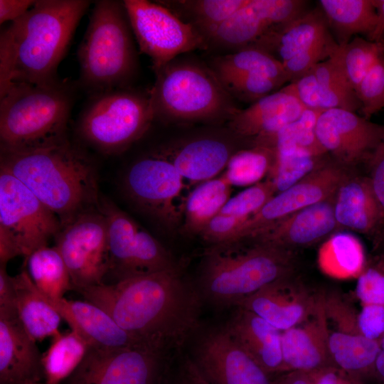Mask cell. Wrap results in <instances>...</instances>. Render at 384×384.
<instances>
[{
  "instance_id": "cell-39",
  "label": "cell",
  "mask_w": 384,
  "mask_h": 384,
  "mask_svg": "<svg viewBox=\"0 0 384 384\" xmlns=\"http://www.w3.org/2000/svg\"><path fill=\"white\" fill-rule=\"evenodd\" d=\"M274 153L269 178L274 183L276 193L297 183L329 159L326 155L316 156L299 147Z\"/></svg>"
},
{
  "instance_id": "cell-18",
  "label": "cell",
  "mask_w": 384,
  "mask_h": 384,
  "mask_svg": "<svg viewBox=\"0 0 384 384\" xmlns=\"http://www.w3.org/2000/svg\"><path fill=\"white\" fill-rule=\"evenodd\" d=\"M191 358L211 384H274L225 326L202 334Z\"/></svg>"
},
{
  "instance_id": "cell-16",
  "label": "cell",
  "mask_w": 384,
  "mask_h": 384,
  "mask_svg": "<svg viewBox=\"0 0 384 384\" xmlns=\"http://www.w3.org/2000/svg\"><path fill=\"white\" fill-rule=\"evenodd\" d=\"M315 131L325 152L348 169L367 164L384 139V125L343 109L322 112L317 119Z\"/></svg>"
},
{
  "instance_id": "cell-29",
  "label": "cell",
  "mask_w": 384,
  "mask_h": 384,
  "mask_svg": "<svg viewBox=\"0 0 384 384\" xmlns=\"http://www.w3.org/2000/svg\"><path fill=\"white\" fill-rule=\"evenodd\" d=\"M16 293L17 318L28 334L36 342L58 336L63 319L45 299L26 270L14 277Z\"/></svg>"
},
{
  "instance_id": "cell-20",
  "label": "cell",
  "mask_w": 384,
  "mask_h": 384,
  "mask_svg": "<svg viewBox=\"0 0 384 384\" xmlns=\"http://www.w3.org/2000/svg\"><path fill=\"white\" fill-rule=\"evenodd\" d=\"M319 9L306 10L260 38L251 47L262 50L284 62L296 56H311L337 46Z\"/></svg>"
},
{
  "instance_id": "cell-10",
  "label": "cell",
  "mask_w": 384,
  "mask_h": 384,
  "mask_svg": "<svg viewBox=\"0 0 384 384\" xmlns=\"http://www.w3.org/2000/svg\"><path fill=\"white\" fill-rule=\"evenodd\" d=\"M184 180L170 161L152 151L131 164L123 187L139 210L165 230L174 233L183 220L186 203L181 196Z\"/></svg>"
},
{
  "instance_id": "cell-25",
  "label": "cell",
  "mask_w": 384,
  "mask_h": 384,
  "mask_svg": "<svg viewBox=\"0 0 384 384\" xmlns=\"http://www.w3.org/2000/svg\"><path fill=\"white\" fill-rule=\"evenodd\" d=\"M43 296L69 324L71 330L79 334L89 347L114 349L140 345L121 329L105 310L95 304L86 300H68L64 297L50 299L44 294Z\"/></svg>"
},
{
  "instance_id": "cell-24",
  "label": "cell",
  "mask_w": 384,
  "mask_h": 384,
  "mask_svg": "<svg viewBox=\"0 0 384 384\" xmlns=\"http://www.w3.org/2000/svg\"><path fill=\"white\" fill-rule=\"evenodd\" d=\"M305 108L284 86L240 110L227 124L240 139H259L274 134L298 119Z\"/></svg>"
},
{
  "instance_id": "cell-34",
  "label": "cell",
  "mask_w": 384,
  "mask_h": 384,
  "mask_svg": "<svg viewBox=\"0 0 384 384\" xmlns=\"http://www.w3.org/2000/svg\"><path fill=\"white\" fill-rule=\"evenodd\" d=\"M208 65L218 78L255 74L270 78L282 85L289 82L282 63L267 52L256 48H247L213 56Z\"/></svg>"
},
{
  "instance_id": "cell-5",
  "label": "cell",
  "mask_w": 384,
  "mask_h": 384,
  "mask_svg": "<svg viewBox=\"0 0 384 384\" xmlns=\"http://www.w3.org/2000/svg\"><path fill=\"white\" fill-rule=\"evenodd\" d=\"M246 241L249 247L235 242L206 251L199 277L201 297L218 306H235L264 286L294 274V251Z\"/></svg>"
},
{
  "instance_id": "cell-42",
  "label": "cell",
  "mask_w": 384,
  "mask_h": 384,
  "mask_svg": "<svg viewBox=\"0 0 384 384\" xmlns=\"http://www.w3.org/2000/svg\"><path fill=\"white\" fill-rule=\"evenodd\" d=\"M218 79L235 100L253 103L282 86L270 78L255 74H241Z\"/></svg>"
},
{
  "instance_id": "cell-17",
  "label": "cell",
  "mask_w": 384,
  "mask_h": 384,
  "mask_svg": "<svg viewBox=\"0 0 384 384\" xmlns=\"http://www.w3.org/2000/svg\"><path fill=\"white\" fill-rule=\"evenodd\" d=\"M301 0H249L207 39V49L238 51L251 47L263 36L303 14Z\"/></svg>"
},
{
  "instance_id": "cell-32",
  "label": "cell",
  "mask_w": 384,
  "mask_h": 384,
  "mask_svg": "<svg viewBox=\"0 0 384 384\" xmlns=\"http://www.w3.org/2000/svg\"><path fill=\"white\" fill-rule=\"evenodd\" d=\"M231 188L224 174L198 186L186 201L182 226L185 233L200 235L229 200Z\"/></svg>"
},
{
  "instance_id": "cell-9",
  "label": "cell",
  "mask_w": 384,
  "mask_h": 384,
  "mask_svg": "<svg viewBox=\"0 0 384 384\" xmlns=\"http://www.w3.org/2000/svg\"><path fill=\"white\" fill-rule=\"evenodd\" d=\"M61 229L58 218L18 178L0 167V265L26 259Z\"/></svg>"
},
{
  "instance_id": "cell-1",
  "label": "cell",
  "mask_w": 384,
  "mask_h": 384,
  "mask_svg": "<svg viewBox=\"0 0 384 384\" xmlns=\"http://www.w3.org/2000/svg\"><path fill=\"white\" fill-rule=\"evenodd\" d=\"M105 310L138 344L169 353L197 329L198 290L180 269L135 276L78 290Z\"/></svg>"
},
{
  "instance_id": "cell-48",
  "label": "cell",
  "mask_w": 384,
  "mask_h": 384,
  "mask_svg": "<svg viewBox=\"0 0 384 384\" xmlns=\"http://www.w3.org/2000/svg\"><path fill=\"white\" fill-rule=\"evenodd\" d=\"M366 164L368 168L367 176L382 213L383 228L384 227V139L373 151Z\"/></svg>"
},
{
  "instance_id": "cell-40",
  "label": "cell",
  "mask_w": 384,
  "mask_h": 384,
  "mask_svg": "<svg viewBox=\"0 0 384 384\" xmlns=\"http://www.w3.org/2000/svg\"><path fill=\"white\" fill-rule=\"evenodd\" d=\"M274 159V151L252 146L238 150L230 159L224 175L231 186L255 185L269 174Z\"/></svg>"
},
{
  "instance_id": "cell-45",
  "label": "cell",
  "mask_w": 384,
  "mask_h": 384,
  "mask_svg": "<svg viewBox=\"0 0 384 384\" xmlns=\"http://www.w3.org/2000/svg\"><path fill=\"white\" fill-rule=\"evenodd\" d=\"M324 306L327 321L335 326V331L360 334L358 328V312L340 293L335 291L324 292Z\"/></svg>"
},
{
  "instance_id": "cell-30",
  "label": "cell",
  "mask_w": 384,
  "mask_h": 384,
  "mask_svg": "<svg viewBox=\"0 0 384 384\" xmlns=\"http://www.w3.org/2000/svg\"><path fill=\"white\" fill-rule=\"evenodd\" d=\"M338 46L348 43L357 35L368 39L377 24L373 0H319L318 1Z\"/></svg>"
},
{
  "instance_id": "cell-11",
  "label": "cell",
  "mask_w": 384,
  "mask_h": 384,
  "mask_svg": "<svg viewBox=\"0 0 384 384\" xmlns=\"http://www.w3.org/2000/svg\"><path fill=\"white\" fill-rule=\"evenodd\" d=\"M107 226L110 270L115 282L179 269L169 250L112 201L101 197Z\"/></svg>"
},
{
  "instance_id": "cell-41",
  "label": "cell",
  "mask_w": 384,
  "mask_h": 384,
  "mask_svg": "<svg viewBox=\"0 0 384 384\" xmlns=\"http://www.w3.org/2000/svg\"><path fill=\"white\" fill-rule=\"evenodd\" d=\"M276 194L273 182L270 178L260 181L230 197L220 213L247 220L257 213Z\"/></svg>"
},
{
  "instance_id": "cell-36",
  "label": "cell",
  "mask_w": 384,
  "mask_h": 384,
  "mask_svg": "<svg viewBox=\"0 0 384 384\" xmlns=\"http://www.w3.org/2000/svg\"><path fill=\"white\" fill-rule=\"evenodd\" d=\"M28 273L36 288L50 299H61L73 289L68 267L55 246L42 247L26 259Z\"/></svg>"
},
{
  "instance_id": "cell-54",
  "label": "cell",
  "mask_w": 384,
  "mask_h": 384,
  "mask_svg": "<svg viewBox=\"0 0 384 384\" xmlns=\"http://www.w3.org/2000/svg\"><path fill=\"white\" fill-rule=\"evenodd\" d=\"M274 384H314L308 372L293 370L284 373Z\"/></svg>"
},
{
  "instance_id": "cell-50",
  "label": "cell",
  "mask_w": 384,
  "mask_h": 384,
  "mask_svg": "<svg viewBox=\"0 0 384 384\" xmlns=\"http://www.w3.org/2000/svg\"><path fill=\"white\" fill-rule=\"evenodd\" d=\"M308 373L314 384H359L351 375L334 366Z\"/></svg>"
},
{
  "instance_id": "cell-55",
  "label": "cell",
  "mask_w": 384,
  "mask_h": 384,
  "mask_svg": "<svg viewBox=\"0 0 384 384\" xmlns=\"http://www.w3.org/2000/svg\"><path fill=\"white\" fill-rule=\"evenodd\" d=\"M373 244V254L384 259V227L372 239Z\"/></svg>"
},
{
  "instance_id": "cell-44",
  "label": "cell",
  "mask_w": 384,
  "mask_h": 384,
  "mask_svg": "<svg viewBox=\"0 0 384 384\" xmlns=\"http://www.w3.org/2000/svg\"><path fill=\"white\" fill-rule=\"evenodd\" d=\"M362 305L384 306V259L373 254L367 259L366 267L357 278L355 289Z\"/></svg>"
},
{
  "instance_id": "cell-38",
  "label": "cell",
  "mask_w": 384,
  "mask_h": 384,
  "mask_svg": "<svg viewBox=\"0 0 384 384\" xmlns=\"http://www.w3.org/2000/svg\"><path fill=\"white\" fill-rule=\"evenodd\" d=\"M383 53L384 43L356 36L345 45H338L331 56L338 63L356 91L361 80Z\"/></svg>"
},
{
  "instance_id": "cell-22",
  "label": "cell",
  "mask_w": 384,
  "mask_h": 384,
  "mask_svg": "<svg viewBox=\"0 0 384 384\" xmlns=\"http://www.w3.org/2000/svg\"><path fill=\"white\" fill-rule=\"evenodd\" d=\"M334 197L306 207L261 230L247 240L294 251L328 238L339 231Z\"/></svg>"
},
{
  "instance_id": "cell-47",
  "label": "cell",
  "mask_w": 384,
  "mask_h": 384,
  "mask_svg": "<svg viewBox=\"0 0 384 384\" xmlns=\"http://www.w3.org/2000/svg\"><path fill=\"white\" fill-rule=\"evenodd\" d=\"M358 328L363 336L380 341L384 334V306L362 305L358 314Z\"/></svg>"
},
{
  "instance_id": "cell-6",
  "label": "cell",
  "mask_w": 384,
  "mask_h": 384,
  "mask_svg": "<svg viewBox=\"0 0 384 384\" xmlns=\"http://www.w3.org/2000/svg\"><path fill=\"white\" fill-rule=\"evenodd\" d=\"M71 86L14 83L0 94L1 151H18L66 139L73 105Z\"/></svg>"
},
{
  "instance_id": "cell-46",
  "label": "cell",
  "mask_w": 384,
  "mask_h": 384,
  "mask_svg": "<svg viewBox=\"0 0 384 384\" xmlns=\"http://www.w3.org/2000/svg\"><path fill=\"white\" fill-rule=\"evenodd\" d=\"M246 220L219 213L208 222L199 235L211 245L231 243Z\"/></svg>"
},
{
  "instance_id": "cell-3",
  "label": "cell",
  "mask_w": 384,
  "mask_h": 384,
  "mask_svg": "<svg viewBox=\"0 0 384 384\" xmlns=\"http://www.w3.org/2000/svg\"><path fill=\"white\" fill-rule=\"evenodd\" d=\"M0 167L24 183L59 219L61 228L100 209L97 172L93 159L66 139L18 151H1Z\"/></svg>"
},
{
  "instance_id": "cell-51",
  "label": "cell",
  "mask_w": 384,
  "mask_h": 384,
  "mask_svg": "<svg viewBox=\"0 0 384 384\" xmlns=\"http://www.w3.org/2000/svg\"><path fill=\"white\" fill-rule=\"evenodd\" d=\"M36 2L33 0H0L1 24L21 18Z\"/></svg>"
},
{
  "instance_id": "cell-2",
  "label": "cell",
  "mask_w": 384,
  "mask_h": 384,
  "mask_svg": "<svg viewBox=\"0 0 384 384\" xmlns=\"http://www.w3.org/2000/svg\"><path fill=\"white\" fill-rule=\"evenodd\" d=\"M87 0H39L0 35V94L14 83L50 85L89 8Z\"/></svg>"
},
{
  "instance_id": "cell-56",
  "label": "cell",
  "mask_w": 384,
  "mask_h": 384,
  "mask_svg": "<svg viewBox=\"0 0 384 384\" xmlns=\"http://www.w3.org/2000/svg\"><path fill=\"white\" fill-rule=\"evenodd\" d=\"M380 351L384 353V334L380 339Z\"/></svg>"
},
{
  "instance_id": "cell-15",
  "label": "cell",
  "mask_w": 384,
  "mask_h": 384,
  "mask_svg": "<svg viewBox=\"0 0 384 384\" xmlns=\"http://www.w3.org/2000/svg\"><path fill=\"white\" fill-rule=\"evenodd\" d=\"M351 171L330 158L297 183L273 196L245 222L233 242L247 240L291 214L334 197Z\"/></svg>"
},
{
  "instance_id": "cell-52",
  "label": "cell",
  "mask_w": 384,
  "mask_h": 384,
  "mask_svg": "<svg viewBox=\"0 0 384 384\" xmlns=\"http://www.w3.org/2000/svg\"><path fill=\"white\" fill-rule=\"evenodd\" d=\"M172 384H211L203 375L191 358L182 362Z\"/></svg>"
},
{
  "instance_id": "cell-14",
  "label": "cell",
  "mask_w": 384,
  "mask_h": 384,
  "mask_svg": "<svg viewBox=\"0 0 384 384\" xmlns=\"http://www.w3.org/2000/svg\"><path fill=\"white\" fill-rule=\"evenodd\" d=\"M167 355L142 345L114 349L89 347L67 384H161Z\"/></svg>"
},
{
  "instance_id": "cell-57",
  "label": "cell",
  "mask_w": 384,
  "mask_h": 384,
  "mask_svg": "<svg viewBox=\"0 0 384 384\" xmlns=\"http://www.w3.org/2000/svg\"><path fill=\"white\" fill-rule=\"evenodd\" d=\"M26 384H46V383H41V382H36V383H28Z\"/></svg>"
},
{
  "instance_id": "cell-33",
  "label": "cell",
  "mask_w": 384,
  "mask_h": 384,
  "mask_svg": "<svg viewBox=\"0 0 384 384\" xmlns=\"http://www.w3.org/2000/svg\"><path fill=\"white\" fill-rule=\"evenodd\" d=\"M248 1L249 0H177L163 1L161 4L182 21L193 26L206 43L207 39L224 21Z\"/></svg>"
},
{
  "instance_id": "cell-21",
  "label": "cell",
  "mask_w": 384,
  "mask_h": 384,
  "mask_svg": "<svg viewBox=\"0 0 384 384\" xmlns=\"http://www.w3.org/2000/svg\"><path fill=\"white\" fill-rule=\"evenodd\" d=\"M153 151L170 161L184 179L203 183L226 168L238 150L228 138L207 134L171 142Z\"/></svg>"
},
{
  "instance_id": "cell-53",
  "label": "cell",
  "mask_w": 384,
  "mask_h": 384,
  "mask_svg": "<svg viewBox=\"0 0 384 384\" xmlns=\"http://www.w3.org/2000/svg\"><path fill=\"white\" fill-rule=\"evenodd\" d=\"M377 13L375 28L369 41L384 43V0H373Z\"/></svg>"
},
{
  "instance_id": "cell-27",
  "label": "cell",
  "mask_w": 384,
  "mask_h": 384,
  "mask_svg": "<svg viewBox=\"0 0 384 384\" xmlns=\"http://www.w3.org/2000/svg\"><path fill=\"white\" fill-rule=\"evenodd\" d=\"M44 378L42 354L18 319H0V384H26Z\"/></svg>"
},
{
  "instance_id": "cell-7",
  "label": "cell",
  "mask_w": 384,
  "mask_h": 384,
  "mask_svg": "<svg viewBox=\"0 0 384 384\" xmlns=\"http://www.w3.org/2000/svg\"><path fill=\"white\" fill-rule=\"evenodd\" d=\"M123 1H95L78 48L80 83L92 95L129 87L137 53Z\"/></svg>"
},
{
  "instance_id": "cell-8",
  "label": "cell",
  "mask_w": 384,
  "mask_h": 384,
  "mask_svg": "<svg viewBox=\"0 0 384 384\" xmlns=\"http://www.w3.org/2000/svg\"><path fill=\"white\" fill-rule=\"evenodd\" d=\"M154 121L149 94L126 87L92 95L80 114L76 130L85 144L112 155L139 140Z\"/></svg>"
},
{
  "instance_id": "cell-12",
  "label": "cell",
  "mask_w": 384,
  "mask_h": 384,
  "mask_svg": "<svg viewBox=\"0 0 384 384\" xmlns=\"http://www.w3.org/2000/svg\"><path fill=\"white\" fill-rule=\"evenodd\" d=\"M123 4L140 50L155 72L182 54L207 49L202 36L161 3L124 0Z\"/></svg>"
},
{
  "instance_id": "cell-13",
  "label": "cell",
  "mask_w": 384,
  "mask_h": 384,
  "mask_svg": "<svg viewBox=\"0 0 384 384\" xmlns=\"http://www.w3.org/2000/svg\"><path fill=\"white\" fill-rule=\"evenodd\" d=\"M55 240L73 289L105 283L110 270V255L107 221L100 209L74 218L61 228Z\"/></svg>"
},
{
  "instance_id": "cell-35",
  "label": "cell",
  "mask_w": 384,
  "mask_h": 384,
  "mask_svg": "<svg viewBox=\"0 0 384 384\" xmlns=\"http://www.w3.org/2000/svg\"><path fill=\"white\" fill-rule=\"evenodd\" d=\"M380 350L379 340L360 334L329 331V351L332 364L351 375L374 371Z\"/></svg>"
},
{
  "instance_id": "cell-4",
  "label": "cell",
  "mask_w": 384,
  "mask_h": 384,
  "mask_svg": "<svg viewBox=\"0 0 384 384\" xmlns=\"http://www.w3.org/2000/svg\"><path fill=\"white\" fill-rule=\"evenodd\" d=\"M149 92L154 120L228 123L241 109L208 63L178 56L155 72Z\"/></svg>"
},
{
  "instance_id": "cell-23",
  "label": "cell",
  "mask_w": 384,
  "mask_h": 384,
  "mask_svg": "<svg viewBox=\"0 0 384 384\" xmlns=\"http://www.w3.org/2000/svg\"><path fill=\"white\" fill-rule=\"evenodd\" d=\"M329 331L323 292L319 293L316 309L311 316L282 331L284 373L293 370L311 372L333 366L329 351Z\"/></svg>"
},
{
  "instance_id": "cell-31",
  "label": "cell",
  "mask_w": 384,
  "mask_h": 384,
  "mask_svg": "<svg viewBox=\"0 0 384 384\" xmlns=\"http://www.w3.org/2000/svg\"><path fill=\"white\" fill-rule=\"evenodd\" d=\"M367 262L363 245L355 235L337 231L326 238L317 252L319 270L336 279H357Z\"/></svg>"
},
{
  "instance_id": "cell-26",
  "label": "cell",
  "mask_w": 384,
  "mask_h": 384,
  "mask_svg": "<svg viewBox=\"0 0 384 384\" xmlns=\"http://www.w3.org/2000/svg\"><path fill=\"white\" fill-rule=\"evenodd\" d=\"M340 230H350L372 240L383 226V215L368 176L351 171L340 184L334 201Z\"/></svg>"
},
{
  "instance_id": "cell-19",
  "label": "cell",
  "mask_w": 384,
  "mask_h": 384,
  "mask_svg": "<svg viewBox=\"0 0 384 384\" xmlns=\"http://www.w3.org/2000/svg\"><path fill=\"white\" fill-rule=\"evenodd\" d=\"M319 298V293H312L293 274L264 286L235 306L253 312L284 331L311 316Z\"/></svg>"
},
{
  "instance_id": "cell-49",
  "label": "cell",
  "mask_w": 384,
  "mask_h": 384,
  "mask_svg": "<svg viewBox=\"0 0 384 384\" xmlns=\"http://www.w3.org/2000/svg\"><path fill=\"white\" fill-rule=\"evenodd\" d=\"M14 319L18 318L14 277L8 274L6 265H0V319Z\"/></svg>"
},
{
  "instance_id": "cell-28",
  "label": "cell",
  "mask_w": 384,
  "mask_h": 384,
  "mask_svg": "<svg viewBox=\"0 0 384 384\" xmlns=\"http://www.w3.org/2000/svg\"><path fill=\"white\" fill-rule=\"evenodd\" d=\"M225 326L240 346L268 374L284 373L281 331L240 307H238Z\"/></svg>"
},
{
  "instance_id": "cell-37",
  "label": "cell",
  "mask_w": 384,
  "mask_h": 384,
  "mask_svg": "<svg viewBox=\"0 0 384 384\" xmlns=\"http://www.w3.org/2000/svg\"><path fill=\"white\" fill-rule=\"evenodd\" d=\"M53 338L49 348L42 354L43 375L46 384H60L78 368L89 346L73 330Z\"/></svg>"
},
{
  "instance_id": "cell-43",
  "label": "cell",
  "mask_w": 384,
  "mask_h": 384,
  "mask_svg": "<svg viewBox=\"0 0 384 384\" xmlns=\"http://www.w3.org/2000/svg\"><path fill=\"white\" fill-rule=\"evenodd\" d=\"M356 93L365 118L384 108V53L361 80Z\"/></svg>"
}]
</instances>
